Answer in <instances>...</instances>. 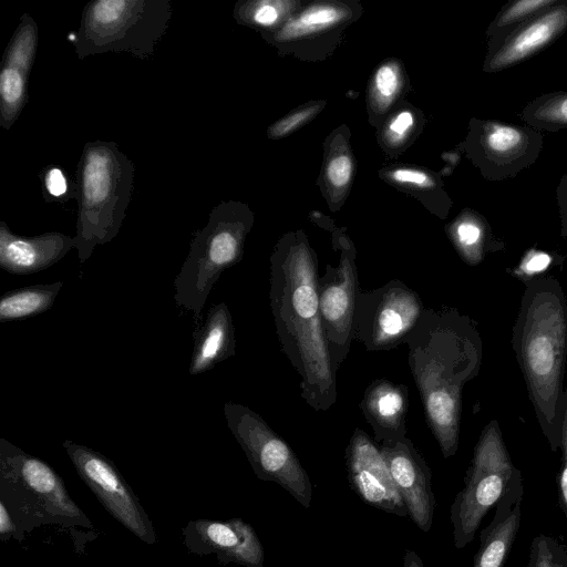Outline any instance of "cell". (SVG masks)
<instances>
[{"mask_svg":"<svg viewBox=\"0 0 567 567\" xmlns=\"http://www.w3.org/2000/svg\"><path fill=\"white\" fill-rule=\"evenodd\" d=\"M318 260L302 236L284 238L270 258L269 301L281 352L300 377V395L315 411L337 400L336 373L322 327Z\"/></svg>","mask_w":567,"mask_h":567,"instance_id":"cell-1","label":"cell"},{"mask_svg":"<svg viewBox=\"0 0 567 567\" xmlns=\"http://www.w3.org/2000/svg\"><path fill=\"white\" fill-rule=\"evenodd\" d=\"M404 343L427 425L443 456L451 457L458 447L462 390L478 364L473 332L456 311L425 307Z\"/></svg>","mask_w":567,"mask_h":567,"instance_id":"cell-2","label":"cell"},{"mask_svg":"<svg viewBox=\"0 0 567 567\" xmlns=\"http://www.w3.org/2000/svg\"><path fill=\"white\" fill-rule=\"evenodd\" d=\"M134 164L114 142L85 143L75 172L74 244L81 262L118 233L131 202Z\"/></svg>","mask_w":567,"mask_h":567,"instance_id":"cell-3","label":"cell"},{"mask_svg":"<svg viewBox=\"0 0 567 567\" xmlns=\"http://www.w3.org/2000/svg\"><path fill=\"white\" fill-rule=\"evenodd\" d=\"M169 0H93L85 4L74 49L79 59L127 52L145 60L165 34L172 17Z\"/></svg>","mask_w":567,"mask_h":567,"instance_id":"cell-4","label":"cell"},{"mask_svg":"<svg viewBox=\"0 0 567 567\" xmlns=\"http://www.w3.org/2000/svg\"><path fill=\"white\" fill-rule=\"evenodd\" d=\"M251 216L239 203H220L206 226L194 235L189 252L175 278L177 306L199 317L221 272L240 261Z\"/></svg>","mask_w":567,"mask_h":567,"instance_id":"cell-5","label":"cell"},{"mask_svg":"<svg viewBox=\"0 0 567 567\" xmlns=\"http://www.w3.org/2000/svg\"><path fill=\"white\" fill-rule=\"evenodd\" d=\"M567 349V316L554 292L535 293L527 307L520 337V360L539 419L555 421Z\"/></svg>","mask_w":567,"mask_h":567,"instance_id":"cell-6","label":"cell"},{"mask_svg":"<svg viewBox=\"0 0 567 567\" xmlns=\"http://www.w3.org/2000/svg\"><path fill=\"white\" fill-rule=\"evenodd\" d=\"M0 489L1 499L35 523L92 527L58 473L6 439H0Z\"/></svg>","mask_w":567,"mask_h":567,"instance_id":"cell-7","label":"cell"},{"mask_svg":"<svg viewBox=\"0 0 567 567\" xmlns=\"http://www.w3.org/2000/svg\"><path fill=\"white\" fill-rule=\"evenodd\" d=\"M519 473L509 458L497 422H491L475 446L464 486L451 505L453 540L457 549L474 539L484 516L497 505Z\"/></svg>","mask_w":567,"mask_h":567,"instance_id":"cell-8","label":"cell"},{"mask_svg":"<svg viewBox=\"0 0 567 567\" xmlns=\"http://www.w3.org/2000/svg\"><path fill=\"white\" fill-rule=\"evenodd\" d=\"M224 414L228 429L244 450L256 476L275 482L300 505L309 507L312 486L291 447L255 411L227 402Z\"/></svg>","mask_w":567,"mask_h":567,"instance_id":"cell-9","label":"cell"},{"mask_svg":"<svg viewBox=\"0 0 567 567\" xmlns=\"http://www.w3.org/2000/svg\"><path fill=\"white\" fill-rule=\"evenodd\" d=\"M424 309L421 297L399 279L369 291L360 290L354 339L371 352L394 349L404 343Z\"/></svg>","mask_w":567,"mask_h":567,"instance_id":"cell-10","label":"cell"},{"mask_svg":"<svg viewBox=\"0 0 567 567\" xmlns=\"http://www.w3.org/2000/svg\"><path fill=\"white\" fill-rule=\"evenodd\" d=\"M73 466L105 509L146 544L156 540L151 519L116 466L103 454L71 440L63 442Z\"/></svg>","mask_w":567,"mask_h":567,"instance_id":"cell-11","label":"cell"},{"mask_svg":"<svg viewBox=\"0 0 567 567\" xmlns=\"http://www.w3.org/2000/svg\"><path fill=\"white\" fill-rule=\"evenodd\" d=\"M337 267L327 265L318 280L319 309L329 353L337 371L347 359L354 340V313L360 284L355 252L349 243H340Z\"/></svg>","mask_w":567,"mask_h":567,"instance_id":"cell-12","label":"cell"},{"mask_svg":"<svg viewBox=\"0 0 567 567\" xmlns=\"http://www.w3.org/2000/svg\"><path fill=\"white\" fill-rule=\"evenodd\" d=\"M472 153L483 176L502 181L516 176L538 158L540 131L528 125L478 121L472 135Z\"/></svg>","mask_w":567,"mask_h":567,"instance_id":"cell-13","label":"cell"},{"mask_svg":"<svg viewBox=\"0 0 567 567\" xmlns=\"http://www.w3.org/2000/svg\"><path fill=\"white\" fill-rule=\"evenodd\" d=\"M346 464L349 483L363 502L389 514L409 516L380 446L359 427L346 449Z\"/></svg>","mask_w":567,"mask_h":567,"instance_id":"cell-14","label":"cell"},{"mask_svg":"<svg viewBox=\"0 0 567 567\" xmlns=\"http://www.w3.org/2000/svg\"><path fill=\"white\" fill-rule=\"evenodd\" d=\"M380 451L406 506L410 518L423 532L433 523L435 497L425 460L406 436L380 444Z\"/></svg>","mask_w":567,"mask_h":567,"instance_id":"cell-15","label":"cell"},{"mask_svg":"<svg viewBox=\"0 0 567 567\" xmlns=\"http://www.w3.org/2000/svg\"><path fill=\"white\" fill-rule=\"evenodd\" d=\"M566 30L567 0H560L488 42L484 71L494 73L516 65L550 45Z\"/></svg>","mask_w":567,"mask_h":567,"instance_id":"cell-16","label":"cell"},{"mask_svg":"<svg viewBox=\"0 0 567 567\" xmlns=\"http://www.w3.org/2000/svg\"><path fill=\"white\" fill-rule=\"evenodd\" d=\"M38 48V25L22 14L3 54L0 70V126L10 130L28 102V79Z\"/></svg>","mask_w":567,"mask_h":567,"instance_id":"cell-17","label":"cell"},{"mask_svg":"<svg viewBox=\"0 0 567 567\" xmlns=\"http://www.w3.org/2000/svg\"><path fill=\"white\" fill-rule=\"evenodd\" d=\"M187 545L192 550L215 553L223 563L262 567L264 548L254 528L239 518L229 520L198 519L187 527Z\"/></svg>","mask_w":567,"mask_h":567,"instance_id":"cell-18","label":"cell"},{"mask_svg":"<svg viewBox=\"0 0 567 567\" xmlns=\"http://www.w3.org/2000/svg\"><path fill=\"white\" fill-rule=\"evenodd\" d=\"M74 247V237L62 233L21 236L0 221V267L9 274L30 275L44 270Z\"/></svg>","mask_w":567,"mask_h":567,"instance_id":"cell-19","label":"cell"},{"mask_svg":"<svg viewBox=\"0 0 567 567\" xmlns=\"http://www.w3.org/2000/svg\"><path fill=\"white\" fill-rule=\"evenodd\" d=\"M523 495L519 473L497 503L492 520L480 533V547L473 567L504 566L520 525Z\"/></svg>","mask_w":567,"mask_h":567,"instance_id":"cell-20","label":"cell"},{"mask_svg":"<svg viewBox=\"0 0 567 567\" xmlns=\"http://www.w3.org/2000/svg\"><path fill=\"white\" fill-rule=\"evenodd\" d=\"M359 408L373 430L375 442L405 437L409 390L404 384L373 380L364 390Z\"/></svg>","mask_w":567,"mask_h":567,"instance_id":"cell-21","label":"cell"},{"mask_svg":"<svg viewBox=\"0 0 567 567\" xmlns=\"http://www.w3.org/2000/svg\"><path fill=\"white\" fill-rule=\"evenodd\" d=\"M194 349L188 372L197 375L235 354V328L225 302L214 305L204 323L194 332Z\"/></svg>","mask_w":567,"mask_h":567,"instance_id":"cell-22","label":"cell"},{"mask_svg":"<svg viewBox=\"0 0 567 567\" xmlns=\"http://www.w3.org/2000/svg\"><path fill=\"white\" fill-rule=\"evenodd\" d=\"M63 282L33 285L10 290L0 299V322L22 320L52 308Z\"/></svg>","mask_w":567,"mask_h":567,"instance_id":"cell-23","label":"cell"},{"mask_svg":"<svg viewBox=\"0 0 567 567\" xmlns=\"http://www.w3.org/2000/svg\"><path fill=\"white\" fill-rule=\"evenodd\" d=\"M348 17V11L334 4H316L286 22L277 34L280 41L300 39L338 24Z\"/></svg>","mask_w":567,"mask_h":567,"instance_id":"cell-24","label":"cell"},{"mask_svg":"<svg viewBox=\"0 0 567 567\" xmlns=\"http://www.w3.org/2000/svg\"><path fill=\"white\" fill-rule=\"evenodd\" d=\"M520 118L538 131L556 132L567 128V92H555L532 100Z\"/></svg>","mask_w":567,"mask_h":567,"instance_id":"cell-25","label":"cell"},{"mask_svg":"<svg viewBox=\"0 0 567 567\" xmlns=\"http://www.w3.org/2000/svg\"><path fill=\"white\" fill-rule=\"evenodd\" d=\"M560 0H516L506 4L489 24L488 42L495 41L516 25L554 7Z\"/></svg>","mask_w":567,"mask_h":567,"instance_id":"cell-26","label":"cell"},{"mask_svg":"<svg viewBox=\"0 0 567 567\" xmlns=\"http://www.w3.org/2000/svg\"><path fill=\"white\" fill-rule=\"evenodd\" d=\"M454 245L468 264L481 261L486 240V227L474 216H466L456 221L451 233Z\"/></svg>","mask_w":567,"mask_h":567,"instance_id":"cell-27","label":"cell"},{"mask_svg":"<svg viewBox=\"0 0 567 567\" xmlns=\"http://www.w3.org/2000/svg\"><path fill=\"white\" fill-rule=\"evenodd\" d=\"M527 567H567V546L550 536L534 537Z\"/></svg>","mask_w":567,"mask_h":567,"instance_id":"cell-28","label":"cell"},{"mask_svg":"<svg viewBox=\"0 0 567 567\" xmlns=\"http://www.w3.org/2000/svg\"><path fill=\"white\" fill-rule=\"evenodd\" d=\"M401 73L394 63H384L375 72L372 97L379 111H385L401 87Z\"/></svg>","mask_w":567,"mask_h":567,"instance_id":"cell-29","label":"cell"},{"mask_svg":"<svg viewBox=\"0 0 567 567\" xmlns=\"http://www.w3.org/2000/svg\"><path fill=\"white\" fill-rule=\"evenodd\" d=\"M287 2L260 1L247 2L236 7V17L257 27L275 25L286 12Z\"/></svg>","mask_w":567,"mask_h":567,"instance_id":"cell-30","label":"cell"},{"mask_svg":"<svg viewBox=\"0 0 567 567\" xmlns=\"http://www.w3.org/2000/svg\"><path fill=\"white\" fill-rule=\"evenodd\" d=\"M41 181L45 194L53 199L66 202L70 197L75 198V187H70L69 181L60 167L50 166L43 169Z\"/></svg>","mask_w":567,"mask_h":567,"instance_id":"cell-31","label":"cell"},{"mask_svg":"<svg viewBox=\"0 0 567 567\" xmlns=\"http://www.w3.org/2000/svg\"><path fill=\"white\" fill-rule=\"evenodd\" d=\"M321 109L322 104H313L287 115L269 128V137L278 138L289 134L315 116Z\"/></svg>","mask_w":567,"mask_h":567,"instance_id":"cell-32","label":"cell"},{"mask_svg":"<svg viewBox=\"0 0 567 567\" xmlns=\"http://www.w3.org/2000/svg\"><path fill=\"white\" fill-rule=\"evenodd\" d=\"M352 175V162L347 154L333 156L327 166V177L334 188L346 187Z\"/></svg>","mask_w":567,"mask_h":567,"instance_id":"cell-33","label":"cell"},{"mask_svg":"<svg viewBox=\"0 0 567 567\" xmlns=\"http://www.w3.org/2000/svg\"><path fill=\"white\" fill-rule=\"evenodd\" d=\"M414 125V116L410 111H402L391 120L385 131L386 140L399 144L409 135Z\"/></svg>","mask_w":567,"mask_h":567,"instance_id":"cell-34","label":"cell"},{"mask_svg":"<svg viewBox=\"0 0 567 567\" xmlns=\"http://www.w3.org/2000/svg\"><path fill=\"white\" fill-rule=\"evenodd\" d=\"M560 444L563 450V462L558 475V498L560 507L567 517V408L563 419Z\"/></svg>","mask_w":567,"mask_h":567,"instance_id":"cell-35","label":"cell"},{"mask_svg":"<svg viewBox=\"0 0 567 567\" xmlns=\"http://www.w3.org/2000/svg\"><path fill=\"white\" fill-rule=\"evenodd\" d=\"M391 178L396 183L417 187H429L433 185L431 176L415 168H398L391 173Z\"/></svg>","mask_w":567,"mask_h":567,"instance_id":"cell-36","label":"cell"},{"mask_svg":"<svg viewBox=\"0 0 567 567\" xmlns=\"http://www.w3.org/2000/svg\"><path fill=\"white\" fill-rule=\"evenodd\" d=\"M550 262V257L544 252H532L529 254L519 266L523 274L534 275L547 268Z\"/></svg>","mask_w":567,"mask_h":567,"instance_id":"cell-37","label":"cell"},{"mask_svg":"<svg viewBox=\"0 0 567 567\" xmlns=\"http://www.w3.org/2000/svg\"><path fill=\"white\" fill-rule=\"evenodd\" d=\"M17 530L16 524L12 519L9 508L3 501H0V535L1 539L6 540L12 536Z\"/></svg>","mask_w":567,"mask_h":567,"instance_id":"cell-38","label":"cell"},{"mask_svg":"<svg viewBox=\"0 0 567 567\" xmlns=\"http://www.w3.org/2000/svg\"><path fill=\"white\" fill-rule=\"evenodd\" d=\"M557 199L563 223V231L567 236V174L561 177L557 187Z\"/></svg>","mask_w":567,"mask_h":567,"instance_id":"cell-39","label":"cell"},{"mask_svg":"<svg viewBox=\"0 0 567 567\" xmlns=\"http://www.w3.org/2000/svg\"><path fill=\"white\" fill-rule=\"evenodd\" d=\"M403 567H425L420 556L411 549L405 550L403 556Z\"/></svg>","mask_w":567,"mask_h":567,"instance_id":"cell-40","label":"cell"}]
</instances>
